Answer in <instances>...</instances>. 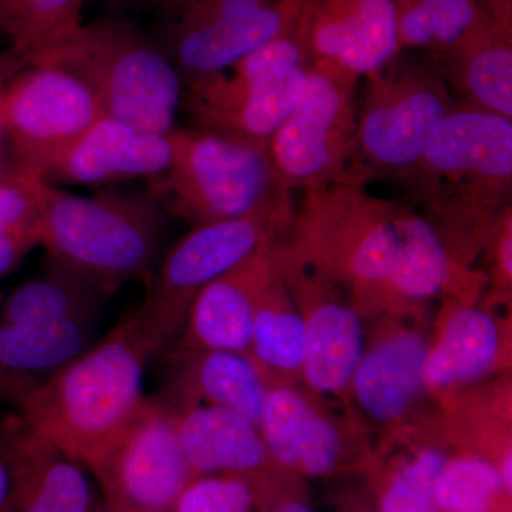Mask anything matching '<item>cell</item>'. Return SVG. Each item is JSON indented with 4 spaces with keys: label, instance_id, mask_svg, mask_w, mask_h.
<instances>
[{
    "label": "cell",
    "instance_id": "484cf974",
    "mask_svg": "<svg viewBox=\"0 0 512 512\" xmlns=\"http://www.w3.org/2000/svg\"><path fill=\"white\" fill-rule=\"evenodd\" d=\"M450 457L436 437L406 439L372 467L373 505L379 512H440L436 484Z\"/></svg>",
    "mask_w": 512,
    "mask_h": 512
},
{
    "label": "cell",
    "instance_id": "8992f818",
    "mask_svg": "<svg viewBox=\"0 0 512 512\" xmlns=\"http://www.w3.org/2000/svg\"><path fill=\"white\" fill-rule=\"evenodd\" d=\"M72 74L99 101L104 116L167 134L181 110L183 80L164 50L136 20L107 15L29 60Z\"/></svg>",
    "mask_w": 512,
    "mask_h": 512
},
{
    "label": "cell",
    "instance_id": "8fae6325",
    "mask_svg": "<svg viewBox=\"0 0 512 512\" xmlns=\"http://www.w3.org/2000/svg\"><path fill=\"white\" fill-rule=\"evenodd\" d=\"M89 471L103 491V503L133 511L173 510L194 478L178 439L175 412L154 397H147Z\"/></svg>",
    "mask_w": 512,
    "mask_h": 512
},
{
    "label": "cell",
    "instance_id": "7a4b0ae2",
    "mask_svg": "<svg viewBox=\"0 0 512 512\" xmlns=\"http://www.w3.org/2000/svg\"><path fill=\"white\" fill-rule=\"evenodd\" d=\"M400 185L454 258L471 266L511 207L512 119L457 103Z\"/></svg>",
    "mask_w": 512,
    "mask_h": 512
},
{
    "label": "cell",
    "instance_id": "f35d334b",
    "mask_svg": "<svg viewBox=\"0 0 512 512\" xmlns=\"http://www.w3.org/2000/svg\"><path fill=\"white\" fill-rule=\"evenodd\" d=\"M16 163L12 158H0V180L15 170Z\"/></svg>",
    "mask_w": 512,
    "mask_h": 512
},
{
    "label": "cell",
    "instance_id": "5bb4252c",
    "mask_svg": "<svg viewBox=\"0 0 512 512\" xmlns=\"http://www.w3.org/2000/svg\"><path fill=\"white\" fill-rule=\"evenodd\" d=\"M293 33L311 63L359 79L400 52L394 0H298Z\"/></svg>",
    "mask_w": 512,
    "mask_h": 512
},
{
    "label": "cell",
    "instance_id": "4316f807",
    "mask_svg": "<svg viewBox=\"0 0 512 512\" xmlns=\"http://www.w3.org/2000/svg\"><path fill=\"white\" fill-rule=\"evenodd\" d=\"M107 298L109 295L92 281L46 255L39 274L3 296L0 320L32 325L99 318Z\"/></svg>",
    "mask_w": 512,
    "mask_h": 512
},
{
    "label": "cell",
    "instance_id": "9a60e30c",
    "mask_svg": "<svg viewBox=\"0 0 512 512\" xmlns=\"http://www.w3.org/2000/svg\"><path fill=\"white\" fill-rule=\"evenodd\" d=\"M171 160V133H151L101 116L29 171L55 187H100L156 177L170 167Z\"/></svg>",
    "mask_w": 512,
    "mask_h": 512
},
{
    "label": "cell",
    "instance_id": "ffe728a7",
    "mask_svg": "<svg viewBox=\"0 0 512 512\" xmlns=\"http://www.w3.org/2000/svg\"><path fill=\"white\" fill-rule=\"evenodd\" d=\"M167 383L160 397L171 409L212 404L227 407L261 423L272 380L245 353L201 350L183 355H164Z\"/></svg>",
    "mask_w": 512,
    "mask_h": 512
},
{
    "label": "cell",
    "instance_id": "9c48e42d",
    "mask_svg": "<svg viewBox=\"0 0 512 512\" xmlns=\"http://www.w3.org/2000/svg\"><path fill=\"white\" fill-rule=\"evenodd\" d=\"M357 84L359 77L339 67L311 63L301 97L266 147L293 192L345 181L355 146Z\"/></svg>",
    "mask_w": 512,
    "mask_h": 512
},
{
    "label": "cell",
    "instance_id": "3957f363",
    "mask_svg": "<svg viewBox=\"0 0 512 512\" xmlns=\"http://www.w3.org/2000/svg\"><path fill=\"white\" fill-rule=\"evenodd\" d=\"M158 355L136 313L15 407L37 433L87 470L146 402L144 373Z\"/></svg>",
    "mask_w": 512,
    "mask_h": 512
},
{
    "label": "cell",
    "instance_id": "2e32d148",
    "mask_svg": "<svg viewBox=\"0 0 512 512\" xmlns=\"http://www.w3.org/2000/svg\"><path fill=\"white\" fill-rule=\"evenodd\" d=\"M430 340L423 330L392 323L366 340L349 396L367 421L384 429L402 427L429 396L426 360Z\"/></svg>",
    "mask_w": 512,
    "mask_h": 512
},
{
    "label": "cell",
    "instance_id": "ac0fdd59",
    "mask_svg": "<svg viewBox=\"0 0 512 512\" xmlns=\"http://www.w3.org/2000/svg\"><path fill=\"white\" fill-rule=\"evenodd\" d=\"M276 242H268L195 295L180 336L164 355L201 350L249 355L256 299L276 264Z\"/></svg>",
    "mask_w": 512,
    "mask_h": 512
},
{
    "label": "cell",
    "instance_id": "d6a6232c",
    "mask_svg": "<svg viewBox=\"0 0 512 512\" xmlns=\"http://www.w3.org/2000/svg\"><path fill=\"white\" fill-rule=\"evenodd\" d=\"M481 252H485L488 264L485 279L495 293L505 298L510 295L512 286V207L501 215Z\"/></svg>",
    "mask_w": 512,
    "mask_h": 512
},
{
    "label": "cell",
    "instance_id": "83f0119b",
    "mask_svg": "<svg viewBox=\"0 0 512 512\" xmlns=\"http://www.w3.org/2000/svg\"><path fill=\"white\" fill-rule=\"evenodd\" d=\"M400 50L439 53L491 19L480 0H394Z\"/></svg>",
    "mask_w": 512,
    "mask_h": 512
},
{
    "label": "cell",
    "instance_id": "cb8c5ba5",
    "mask_svg": "<svg viewBox=\"0 0 512 512\" xmlns=\"http://www.w3.org/2000/svg\"><path fill=\"white\" fill-rule=\"evenodd\" d=\"M427 55L457 103L512 119V23L490 19L456 45Z\"/></svg>",
    "mask_w": 512,
    "mask_h": 512
},
{
    "label": "cell",
    "instance_id": "836d02e7",
    "mask_svg": "<svg viewBox=\"0 0 512 512\" xmlns=\"http://www.w3.org/2000/svg\"><path fill=\"white\" fill-rule=\"evenodd\" d=\"M39 245H42L40 217L0 228V278L18 268L23 259Z\"/></svg>",
    "mask_w": 512,
    "mask_h": 512
},
{
    "label": "cell",
    "instance_id": "4dcf8cb0",
    "mask_svg": "<svg viewBox=\"0 0 512 512\" xmlns=\"http://www.w3.org/2000/svg\"><path fill=\"white\" fill-rule=\"evenodd\" d=\"M286 473L215 474L192 478L173 512H262Z\"/></svg>",
    "mask_w": 512,
    "mask_h": 512
},
{
    "label": "cell",
    "instance_id": "1f68e13d",
    "mask_svg": "<svg viewBox=\"0 0 512 512\" xmlns=\"http://www.w3.org/2000/svg\"><path fill=\"white\" fill-rule=\"evenodd\" d=\"M355 466L345 433L333 417L318 404L303 420L289 474L293 477L325 478Z\"/></svg>",
    "mask_w": 512,
    "mask_h": 512
},
{
    "label": "cell",
    "instance_id": "60d3db41",
    "mask_svg": "<svg viewBox=\"0 0 512 512\" xmlns=\"http://www.w3.org/2000/svg\"><path fill=\"white\" fill-rule=\"evenodd\" d=\"M6 153H9V148L6 144L5 133H3L2 121H0V158H8Z\"/></svg>",
    "mask_w": 512,
    "mask_h": 512
},
{
    "label": "cell",
    "instance_id": "d590c367",
    "mask_svg": "<svg viewBox=\"0 0 512 512\" xmlns=\"http://www.w3.org/2000/svg\"><path fill=\"white\" fill-rule=\"evenodd\" d=\"M0 512H13L12 477L2 457H0Z\"/></svg>",
    "mask_w": 512,
    "mask_h": 512
},
{
    "label": "cell",
    "instance_id": "e0dca14e",
    "mask_svg": "<svg viewBox=\"0 0 512 512\" xmlns=\"http://www.w3.org/2000/svg\"><path fill=\"white\" fill-rule=\"evenodd\" d=\"M0 457L12 477L13 512H99L89 470L18 413L0 421Z\"/></svg>",
    "mask_w": 512,
    "mask_h": 512
},
{
    "label": "cell",
    "instance_id": "7bdbcfd3",
    "mask_svg": "<svg viewBox=\"0 0 512 512\" xmlns=\"http://www.w3.org/2000/svg\"><path fill=\"white\" fill-rule=\"evenodd\" d=\"M2 86H3V79H2V74H0V89H2Z\"/></svg>",
    "mask_w": 512,
    "mask_h": 512
},
{
    "label": "cell",
    "instance_id": "f1b7e54d",
    "mask_svg": "<svg viewBox=\"0 0 512 512\" xmlns=\"http://www.w3.org/2000/svg\"><path fill=\"white\" fill-rule=\"evenodd\" d=\"M84 5L86 0H0V37L26 66L83 25Z\"/></svg>",
    "mask_w": 512,
    "mask_h": 512
},
{
    "label": "cell",
    "instance_id": "277c9868",
    "mask_svg": "<svg viewBox=\"0 0 512 512\" xmlns=\"http://www.w3.org/2000/svg\"><path fill=\"white\" fill-rule=\"evenodd\" d=\"M26 173L49 258L109 296L127 282L147 284L163 255L167 215L150 192L104 191L82 197Z\"/></svg>",
    "mask_w": 512,
    "mask_h": 512
},
{
    "label": "cell",
    "instance_id": "d4e9b609",
    "mask_svg": "<svg viewBox=\"0 0 512 512\" xmlns=\"http://www.w3.org/2000/svg\"><path fill=\"white\" fill-rule=\"evenodd\" d=\"M249 356L272 382L291 383L302 377L305 319L282 274L278 254L274 269L256 299Z\"/></svg>",
    "mask_w": 512,
    "mask_h": 512
},
{
    "label": "cell",
    "instance_id": "30bf717a",
    "mask_svg": "<svg viewBox=\"0 0 512 512\" xmlns=\"http://www.w3.org/2000/svg\"><path fill=\"white\" fill-rule=\"evenodd\" d=\"M285 231L261 218L211 222L191 229L161 255L136 315L160 356L180 336L192 299Z\"/></svg>",
    "mask_w": 512,
    "mask_h": 512
},
{
    "label": "cell",
    "instance_id": "7402d4cb",
    "mask_svg": "<svg viewBox=\"0 0 512 512\" xmlns=\"http://www.w3.org/2000/svg\"><path fill=\"white\" fill-rule=\"evenodd\" d=\"M437 339L430 343L426 383L430 393L450 396L493 375L505 357L504 330L488 309L447 301Z\"/></svg>",
    "mask_w": 512,
    "mask_h": 512
},
{
    "label": "cell",
    "instance_id": "74e56055",
    "mask_svg": "<svg viewBox=\"0 0 512 512\" xmlns=\"http://www.w3.org/2000/svg\"><path fill=\"white\" fill-rule=\"evenodd\" d=\"M144 0H100L101 5L106 6L109 15H124L131 6L140 5Z\"/></svg>",
    "mask_w": 512,
    "mask_h": 512
},
{
    "label": "cell",
    "instance_id": "d6986e66",
    "mask_svg": "<svg viewBox=\"0 0 512 512\" xmlns=\"http://www.w3.org/2000/svg\"><path fill=\"white\" fill-rule=\"evenodd\" d=\"M309 67L311 63L303 64L271 86L237 92L215 89L198 79L184 80L181 110L192 128L266 148L301 97Z\"/></svg>",
    "mask_w": 512,
    "mask_h": 512
},
{
    "label": "cell",
    "instance_id": "ab89813d",
    "mask_svg": "<svg viewBox=\"0 0 512 512\" xmlns=\"http://www.w3.org/2000/svg\"><path fill=\"white\" fill-rule=\"evenodd\" d=\"M99 512H173V510H165V511H133V510H121V508L111 507V505H107L106 503H101Z\"/></svg>",
    "mask_w": 512,
    "mask_h": 512
},
{
    "label": "cell",
    "instance_id": "4fadbf2b",
    "mask_svg": "<svg viewBox=\"0 0 512 512\" xmlns=\"http://www.w3.org/2000/svg\"><path fill=\"white\" fill-rule=\"evenodd\" d=\"M279 266L305 319L302 377L322 397L349 396L350 382L366 348L362 313L345 288L276 244Z\"/></svg>",
    "mask_w": 512,
    "mask_h": 512
},
{
    "label": "cell",
    "instance_id": "52a82bcc",
    "mask_svg": "<svg viewBox=\"0 0 512 512\" xmlns=\"http://www.w3.org/2000/svg\"><path fill=\"white\" fill-rule=\"evenodd\" d=\"M365 79L355 146L343 183L400 184L457 100L433 59L416 50H400Z\"/></svg>",
    "mask_w": 512,
    "mask_h": 512
},
{
    "label": "cell",
    "instance_id": "b9f144b4",
    "mask_svg": "<svg viewBox=\"0 0 512 512\" xmlns=\"http://www.w3.org/2000/svg\"><path fill=\"white\" fill-rule=\"evenodd\" d=\"M343 512H379L376 510L375 505L355 504L352 508Z\"/></svg>",
    "mask_w": 512,
    "mask_h": 512
},
{
    "label": "cell",
    "instance_id": "603a6c76",
    "mask_svg": "<svg viewBox=\"0 0 512 512\" xmlns=\"http://www.w3.org/2000/svg\"><path fill=\"white\" fill-rule=\"evenodd\" d=\"M174 412L178 439L194 478L278 470L258 426L242 414L212 404H195Z\"/></svg>",
    "mask_w": 512,
    "mask_h": 512
},
{
    "label": "cell",
    "instance_id": "6da1fadb",
    "mask_svg": "<svg viewBox=\"0 0 512 512\" xmlns=\"http://www.w3.org/2000/svg\"><path fill=\"white\" fill-rule=\"evenodd\" d=\"M286 255L345 288L362 315L400 313L439 291L450 252L412 205L340 183L303 192L279 239Z\"/></svg>",
    "mask_w": 512,
    "mask_h": 512
},
{
    "label": "cell",
    "instance_id": "f546056e",
    "mask_svg": "<svg viewBox=\"0 0 512 512\" xmlns=\"http://www.w3.org/2000/svg\"><path fill=\"white\" fill-rule=\"evenodd\" d=\"M511 495L493 461L471 451L448 457L436 484L440 512H511Z\"/></svg>",
    "mask_w": 512,
    "mask_h": 512
},
{
    "label": "cell",
    "instance_id": "5b68a950",
    "mask_svg": "<svg viewBox=\"0 0 512 512\" xmlns=\"http://www.w3.org/2000/svg\"><path fill=\"white\" fill-rule=\"evenodd\" d=\"M171 141L170 167L146 180L165 214L192 228L261 218L286 234L295 214L293 191L265 147L192 127H175Z\"/></svg>",
    "mask_w": 512,
    "mask_h": 512
},
{
    "label": "cell",
    "instance_id": "44dd1931",
    "mask_svg": "<svg viewBox=\"0 0 512 512\" xmlns=\"http://www.w3.org/2000/svg\"><path fill=\"white\" fill-rule=\"evenodd\" d=\"M97 320L18 325L0 320V400L18 406L96 343Z\"/></svg>",
    "mask_w": 512,
    "mask_h": 512
},
{
    "label": "cell",
    "instance_id": "e575fe53",
    "mask_svg": "<svg viewBox=\"0 0 512 512\" xmlns=\"http://www.w3.org/2000/svg\"><path fill=\"white\" fill-rule=\"evenodd\" d=\"M296 478L291 474L282 477L262 512H313Z\"/></svg>",
    "mask_w": 512,
    "mask_h": 512
},
{
    "label": "cell",
    "instance_id": "7c38bea8",
    "mask_svg": "<svg viewBox=\"0 0 512 512\" xmlns=\"http://www.w3.org/2000/svg\"><path fill=\"white\" fill-rule=\"evenodd\" d=\"M0 89V121L10 157L33 170L104 116L79 79L55 66H25Z\"/></svg>",
    "mask_w": 512,
    "mask_h": 512
},
{
    "label": "cell",
    "instance_id": "8d00e7d4",
    "mask_svg": "<svg viewBox=\"0 0 512 512\" xmlns=\"http://www.w3.org/2000/svg\"><path fill=\"white\" fill-rule=\"evenodd\" d=\"M480 2L498 22L512 23V0H480Z\"/></svg>",
    "mask_w": 512,
    "mask_h": 512
},
{
    "label": "cell",
    "instance_id": "ba28073f",
    "mask_svg": "<svg viewBox=\"0 0 512 512\" xmlns=\"http://www.w3.org/2000/svg\"><path fill=\"white\" fill-rule=\"evenodd\" d=\"M181 80L220 73L293 29L298 0H144Z\"/></svg>",
    "mask_w": 512,
    "mask_h": 512
},
{
    "label": "cell",
    "instance_id": "ee69618b",
    "mask_svg": "<svg viewBox=\"0 0 512 512\" xmlns=\"http://www.w3.org/2000/svg\"><path fill=\"white\" fill-rule=\"evenodd\" d=\"M3 295L0 293V303H2Z\"/></svg>",
    "mask_w": 512,
    "mask_h": 512
}]
</instances>
